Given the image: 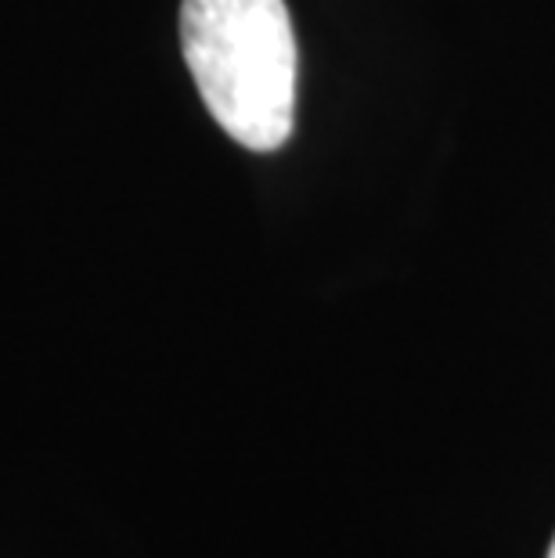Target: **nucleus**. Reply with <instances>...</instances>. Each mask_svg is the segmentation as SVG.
<instances>
[{
    "instance_id": "f257e3e1",
    "label": "nucleus",
    "mask_w": 555,
    "mask_h": 558,
    "mask_svg": "<svg viewBox=\"0 0 555 558\" xmlns=\"http://www.w3.org/2000/svg\"><path fill=\"white\" fill-rule=\"evenodd\" d=\"M181 44L198 98L250 151H275L297 123V33L286 0H184Z\"/></svg>"
},
{
    "instance_id": "f03ea898",
    "label": "nucleus",
    "mask_w": 555,
    "mask_h": 558,
    "mask_svg": "<svg viewBox=\"0 0 555 558\" xmlns=\"http://www.w3.org/2000/svg\"><path fill=\"white\" fill-rule=\"evenodd\" d=\"M548 558H555V541H552V551H548Z\"/></svg>"
}]
</instances>
